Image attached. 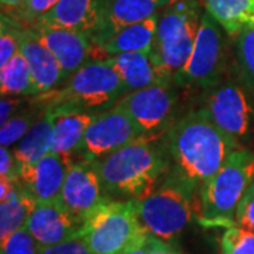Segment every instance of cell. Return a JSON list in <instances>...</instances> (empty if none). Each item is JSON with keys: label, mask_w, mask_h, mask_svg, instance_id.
Wrapping results in <instances>:
<instances>
[{"label": "cell", "mask_w": 254, "mask_h": 254, "mask_svg": "<svg viewBox=\"0 0 254 254\" xmlns=\"http://www.w3.org/2000/svg\"><path fill=\"white\" fill-rule=\"evenodd\" d=\"M205 11L218 21L229 37L254 23V0H200Z\"/></svg>", "instance_id": "24"}, {"label": "cell", "mask_w": 254, "mask_h": 254, "mask_svg": "<svg viewBox=\"0 0 254 254\" xmlns=\"http://www.w3.org/2000/svg\"><path fill=\"white\" fill-rule=\"evenodd\" d=\"M160 21V13H157L144 21L120 30L109 40H106L99 48L106 55H119L125 53H147L151 54L154 47L157 28Z\"/></svg>", "instance_id": "21"}, {"label": "cell", "mask_w": 254, "mask_h": 254, "mask_svg": "<svg viewBox=\"0 0 254 254\" xmlns=\"http://www.w3.org/2000/svg\"><path fill=\"white\" fill-rule=\"evenodd\" d=\"M112 65L123 79L128 92L138 91L151 85H171L173 76L163 71L151 54L147 53H125L109 57Z\"/></svg>", "instance_id": "19"}, {"label": "cell", "mask_w": 254, "mask_h": 254, "mask_svg": "<svg viewBox=\"0 0 254 254\" xmlns=\"http://www.w3.org/2000/svg\"><path fill=\"white\" fill-rule=\"evenodd\" d=\"M21 26L13 18L1 14L0 27V66L6 65L16 54L20 53Z\"/></svg>", "instance_id": "29"}, {"label": "cell", "mask_w": 254, "mask_h": 254, "mask_svg": "<svg viewBox=\"0 0 254 254\" xmlns=\"http://www.w3.org/2000/svg\"><path fill=\"white\" fill-rule=\"evenodd\" d=\"M106 0H60L36 23L71 28L88 36L91 41L99 31Z\"/></svg>", "instance_id": "17"}, {"label": "cell", "mask_w": 254, "mask_h": 254, "mask_svg": "<svg viewBox=\"0 0 254 254\" xmlns=\"http://www.w3.org/2000/svg\"><path fill=\"white\" fill-rule=\"evenodd\" d=\"M128 254H184L174 245L170 242L161 240L158 237L153 236V235H147L145 239L140 243V245L134 247Z\"/></svg>", "instance_id": "33"}, {"label": "cell", "mask_w": 254, "mask_h": 254, "mask_svg": "<svg viewBox=\"0 0 254 254\" xmlns=\"http://www.w3.org/2000/svg\"><path fill=\"white\" fill-rule=\"evenodd\" d=\"M198 184L177 170L165 174L155 190L136 202L137 213L147 233L174 243L193 218Z\"/></svg>", "instance_id": "3"}, {"label": "cell", "mask_w": 254, "mask_h": 254, "mask_svg": "<svg viewBox=\"0 0 254 254\" xmlns=\"http://www.w3.org/2000/svg\"><path fill=\"white\" fill-rule=\"evenodd\" d=\"M225 43L222 27L209 13H203L190 60L174 76L177 86L210 89L218 85L223 68Z\"/></svg>", "instance_id": "8"}, {"label": "cell", "mask_w": 254, "mask_h": 254, "mask_svg": "<svg viewBox=\"0 0 254 254\" xmlns=\"http://www.w3.org/2000/svg\"><path fill=\"white\" fill-rule=\"evenodd\" d=\"M0 178H7L17 182L18 180V164L14 158V154L10 153L7 147L0 148Z\"/></svg>", "instance_id": "35"}, {"label": "cell", "mask_w": 254, "mask_h": 254, "mask_svg": "<svg viewBox=\"0 0 254 254\" xmlns=\"http://www.w3.org/2000/svg\"><path fill=\"white\" fill-rule=\"evenodd\" d=\"M20 103H21L20 96L1 95V102H0V123L1 125H4L11 116H14L13 113L17 109Z\"/></svg>", "instance_id": "36"}, {"label": "cell", "mask_w": 254, "mask_h": 254, "mask_svg": "<svg viewBox=\"0 0 254 254\" xmlns=\"http://www.w3.org/2000/svg\"><path fill=\"white\" fill-rule=\"evenodd\" d=\"M46 110L41 112L40 106H38V108H33V109L26 110V112H20L17 115L11 116L4 125H1L0 144L3 147H10L14 143H18L21 140V137L30 130V127L46 113Z\"/></svg>", "instance_id": "26"}, {"label": "cell", "mask_w": 254, "mask_h": 254, "mask_svg": "<svg viewBox=\"0 0 254 254\" xmlns=\"http://www.w3.org/2000/svg\"><path fill=\"white\" fill-rule=\"evenodd\" d=\"M71 160L50 151L36 164L18 171V185L36 202L60 199Z\"/></svg>", "instance_id": "15"}, {"label": "cell", "mask_w": 254, "mask_h": 254, "mask_svg": "<svg viewBox=\"0 0 254 254\" xmlns=\"http://www.w3.org/2000/svg\"><path fill=\"white\" fill-rule=\"evenodd\" d=\"M81 220L73 216L60 199L36 202L26 227L40 249L50 247L75 237L82 227Z\"/></svg>", "instance_id": "13"}, {"label": "cell", "mask_w": 254, "mask_h": 254, "mask_svg": "<svg viewBox=\"0 0 254 254\" xmlns=\"http://www.w3.org/2000/svg\"><path fill=\"white\" fill-rule=\"evenodd\" d=\"M38 254H91V252L81 237L75 236L69 240H65L63 243L43 247L40 249Z\"/></svg>", "instance_id": "34"}, {"label": "cell", "mask_w": 254, "mask_h": 254, "mask_svg": "<svg viewBox=\"0 0 254 254\" xmlns=\"http://www.w3.org/2000/svg\"><path fill=\"white\" fill-rule=\"evenodd\" d=\"M235 223L254 233V182L247 188L237 205Z\"/></svg>", "instance_id": "32"}, {"label": "cell", "mask_w": 254, "mask_h": 254, "mask_svg": "<svg viewBox=\"0 0 254 254\" xmlns=\"http://www.w3.org/2000/svg\"><path fill=\"white\" fill-rule=\"evenodd\" d=\"M110 199L100 181L96 160L71 161L60 200L78 220L88 218L93 209Z\"/></svg>", "instance_id": "11"}, {"label": "cell", "mask_w": 254, "mask_h": 254, "mask_svg": "<svg viewBox=\"0 0 254 254\" xmlns=\"http://www.w3.org/2000/svg\"><path fill=\"white\" fill-rule=\"evenodd\" d=\"M148 233L133 199H108L93 209L76 235L91 254H128Z\"/></svg>", "instance_id": "6"}, {"label": "cell", "mask_w": 254, "mask_h": 254, "mask_svg": "<svg viewBox=\"0 0 254 254\" xmlns=\"http://www.w3.org/2000/svg\"><path fill=\"white\" fill-rule=\"evenodd\" d=\"M173 85H151L128 92L119 100V105L134 122L141 136L154 134L171 120L177 103V92Z\"/></svg>", "instance_id": "10"}, {"label": "cell", "mask_w": 254, "mask_h": 254, "mask_svg": "<svg viewBox=\"0 0 254 254\" xmlns=\"http://www.w3.org/2000/svg\"><path fill=\"white\" fill-rule=\"evenodd\" d=\"M108 196L138 200L150 195L168 173V160L160 147L144 136L96 160Z\"/></svg>", "instance_id": "2"}, {"label": "cell", "mask_w": 254, "mask_h": 254, "mask_svg": "<svg viewBox=\"0 0 254 254\" xmlns=\"http://www.w3.org/2000/svg\"><path fill=\"white\" fill-rule=\"evenodd\" d=\"M40 247L26 226L0 245V254H38Z\"/></svg>", "instance_id": "30"}, {"label": "cell", "mask_w": 254, "mask_h": 254, "mask_svg": "<svg viewBox=\"0 0 254 254\" xmlns=\"http://www.w3.org/2000/svg\"><path fill=\"white\" fill-rule=\"evenodd\" d=\"M34 205L36 200L18 185V182L9 192L0 195V245L14 232L26 226Z\"/></svg>", "instance_id": "23"}, {"label": "cell", "mask_w": 254, "mask_h": 254, "mask_svg": "<svg viewBox=\"0 0 254 254\" xmlns=\"http://www.w3.org/2000/svg\"><path fill=\"white\" fill-rule=\"evenodd\" d=\"M27 28L57 57L63 66L65 79L89 61L93 44L89 37L79 31L44 23H34Z\"/></svg>", "instance_id": "14"}, {"label": "cell", "mask_w": 254, "mask_h": 254, "mask_svg": "<svg viewBox=\"0 0 254 254\" xmlns=\"http://www.w3.org/2000/svg\"><path fill=\"white\" fill-rule=\"evenodd\" d=\"M0 89L1 95H37L30 65L21 53L14 55L6 65L0 66Z\"/></svg>", "instance_id": "25"}, {"label": "cell", "mask_w": 254, "mask_h": 254, "mask_svg": "<svg viewBox=\"0 0 254 254\" xmlns=\"http://www.w3.org/2000/svg\"><path fill=\"white\" fill-rule=\"evenodd\" d=\"M236 53L242 75L254 92V23L246 26L236 37Z\"/></svg>", "instance_id": "27"}, {"label": "cell", "mask_w": 254, "mask_h": 254, "mask_svg": "<svg viewBox=\"0 0 254 254\" xmlns=\"http://www.w3.org/2000/svg\"><path fill=\"white\" fill-rule=\"evenodd\" d=\"M237 148L236 138L216 126L203 109L188 113L168 133L174 170L198 185L216 173Z\"/></svg>", "instance_id": "1"}, {"label": "cell", "mask_w": 254, "mask_h": 254, "mask_svg": "<svg viewBox=\"0 0 254 254\" xmlns=\"http://www.w3.org/2000/svg\"><path fill=\"white\" fill-rule=\"evenodd\" d=\"M58 1L60 0H26L24 6L13 20L21 27H30L53 9Z\"/></svg>", "instance_id": "31"}, {"label": "cell", "mask_w": 254, "mask_h": 254, "mask_svg": "<svg viewBox=\"0 0 254 254\" xmlns=\"http://www.w3.org/2000/svg\"><path fill=\"white\" fill-rule=\"evenodd\" d=\"M126 93V85L109 58H96L72 73L63 89L53 92L47 106L55 113L105 112Z\"/></svg>", "instance_id": "4"}, {"label": "cell", "mask_w": 254, "mask_h": 254, "mask_svg": "<svg viewBox=\"0 0 254 254\" xmlns=\"http://www.w3.org/2000/svg\"><path fill=\"white\" fill-rule=\"evenodd\" d=\"M55 118V110L47 106L46 113L30 127V130L16 144L13 154L18 164V171L36 164L50 153Z\"/></svg>", "instance_id": "22"}, {"label": "cell", "mask_w": 254, "mask_h": 254, "mask_svg": "<svg viewBox=\"0 0 254 254\" xmlns=\"http://www.w3.org/2000/svg\"><path fill=\"white\" fill-rule=\"evenodd\" d=\"M222 254H254V233L245 227H226L220 239Z\"/></svg>", "instance_id": "28"}, {"label": "cell", "mask_w": 254, "mask_h": 254, "mask_svg": "<svg viewBox=\"0 0 254 254\" xmlns=\"http://www.w3.org/2000/svg\"><path fill=\"white\" fill-rule=\"evenodd\" d=\"M202 109L216 126L236 140L250 130L253 106L245 91L232 82L210 88Z\"/></svg>", "instance_id": "12"}, {"label": "cell", "mask_w": 254, "mask_h": 254, "mask_svg": "<svg viewBox=\"0 0 254 254\" xmlns=\"http://www.w3.org/2000/svg\"><path fill=\"white\" fill-rule=\"evenodd\" d=\"M99 113L100 112L57 113L50 151L71 160V155L79 151L88 127Z\"/></svg>", "instance_id": "20"}, {"label": "cell", "mask_w": 254, "mask_h": 254, "mask_svg": "<svg viewBox=\"0 0 254 254\" xmlns=\"http://www.w3.org/2000/svg\"><path fill=\"white\" fill-rule=\"evenodd\" d=\"M0 3H1V14L14 18L20 9L24 6L26 0H0Z\"/></svg>", "instance_id": "37"}, {"label": "cell", "mask_w": 254, "mask_h": 254, "mask_svg": "<svg viewBox=\"0 0 254 254\" xmlns=\"http://www.w3.org/2000/svg\"><path fill=\"white\" fill-rule=\"evenodd\" d=\"M203 13L200 0H175L160 11L151 58L173 79L190 60Z\"/></svg>", "instance_id": "7"}, {"label": "cell", "mask_w": 254, "mask_h": 254, "mask_svg": "<svg viewBox=\"0 0 254 254\" xmlns=\"http://www.w3.org/2000/svg\"><path fill=\"white\" fill-rule=\"evenodd\" d=\"M175 0H106L99 31L92 40L99 47L120 30L144 21Z\"/></svg>", "instance_id": "16"}, {"label": "cell", "mask_w": 254, "mask_h": 254, "mask_svg": "<svg viewBox=\"0 0 254 254\" xmlns=\"http://www.w3.org/2000/svg\"><path fill=\"white\" fill-rule=\"evenodd\" d=\"M254 182V151L237 148L210 178L200 184L199 219L208 226H232L237 205Z\"/></svg>", "instance_id": "5"}, {"label": "cell", "mask_w": 254, "mask_h": 254, "mask_svg": "<svg viewBox=\"0 0 254 254\" xmlns=\"http://www.w3.org/2000/svg\"><path fill=\"white\" fill-rule=\"evenodd\" d=\"M20 53L27 60L34 79L37 95H44L65 81L63 66L37 36L27 27L21 28Z\"/></svg>", "instance_id": "18"}, {"label": "cell", "mask_w": 254, "mask_h": 254, "mask_svg": "<svg viewBox=\"0 0 254 254\" xmlns=\"http://www.w3.org/2000/svg\"><path fill=\"white\" fill-rule=\"evenodd\" d=\"M141 137L134 122L120 105L100 112L82 140L78 154L85 160H99Z\"/></svg>", "instance_id": "9"}]
</instances>
